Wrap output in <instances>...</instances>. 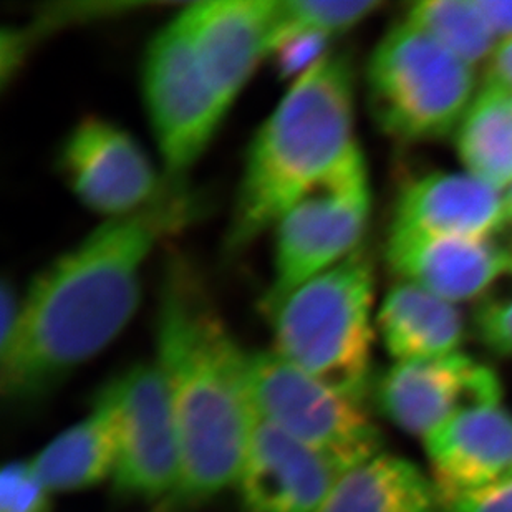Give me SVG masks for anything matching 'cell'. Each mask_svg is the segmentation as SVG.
I'll return each mask as SVG.
<instances>
[{
  "mask_svg": "<svg viewBox=\"0 0 512 512\" xmlns=\"http://www.w3.org/2000/svg\"><path fill=\"white\" fill-rule=\"evenodd\" d=\"M377 398L398 428L425 438L459 413L499 405L503 388L488 365L458 352L395 363L380 378Z\"/></svg>",
  "mask_w": 512,
  "mask_h": 512,
  "instance_id": "8fae6325",
  "label": "cell"
},
{
  "mask_svg": "<svg viewBox=\"0 0 512 512\" xmlns=\"http://www.w3.org/2000/svg\"><path fill=\"white\" fill-rule=\"evenodd\" d=\"M118 461V418L110 388L97 393L92 410L30 458L50 493H78L113 479Z\"/></svg>",
  "mask_w": 512,
  "mask_h": 512,
  "instance_id": "e0dca14e",
  "label": "cell"
},
{
  "mask_svg": "<svg viewBox=\"0 0 512 512\" xmlns=\"http://www.w3.org/2000/svg\"><path fill=\"white\" fill-rule=\"evenodd\" d=\"M196 213L198 199L170 179L150 206L107 219L45 267L20 297L14 329L0 339L5 400L39 398L103 352L138 309L151 252Z\"/></svg>",
  "mask_w": 512,
  "mask_h": 512,
  "instance_id": "6da1fadb",
  "label": "cell"
},
{
  "mask_svg": "<svg viewBox=\"0 0 512 512\" xmlns=\"http://www.w3.org/2000/svg\"><path fill=\"white\" fill-rule=\"evenodd\" d=\"M441 512H512V478L441 503Z\"/></svg>",
  "mask_w": 512,
  "mask_h": 512,
  "instance_id": "484cf974",
  "label": "cell"
},
{
  "mask_svg": "<svg viewBox=\"0 0 512 512\" xmlns=\"http://www.w3.org/2000/svg\"><path fill=\"white\" fill-rule=\"evenodd\" d=\"M52 493L30 459L5 464L0 474V512H52Z\"/></svg>",
  "mask_w": 512,
  "mask_h": 512,
  "instance_id": "603a6c76",
  "label": "cell"
},
{
  "mask_svg": "<svg viewBox=\"0 0 512 512\" xmlns=\"http://www.w3.org/2000/svg\"><path fill=\"white\" fill-rule=\"evenodd\" d=\"M315 512H441L431 478L401 456L377 453L348 469Z\"/></svg>",
  "mask_w": 512,
  "mask_h": 512,
  "instance_id": "d6986e66",
  "label": "cell"
},
{
  "mask_svg": "<svg viewBox=\"0 0 512 512\" xmlns=\"http://www.w3.org/2000/svg\"><path fill=\"white\" fill-rule=\"evenodd\" d=\"M508 223L499 189L471 174L431 173L401 191L390 228L491 239Z\"/></svg>",
  "mask_w": 512,
  "mask_h": 512,
  "instance_id": "2e32d148",
  "label": "cell"
},
{
  "mask_svg": "<svg viewBox=\"0 0 512 512\" xmlns=\"http://www.w3.org/2000/svg\"><path fill=\"white\" fill-rule=\"evenodd\" d=\"M370 211L367 163L337 174L297 201L272 229L274 269L264 309L362 247Z\"/></svg>",
  "mask_w": 512,
  "mask_h": 512,
  "instance_id": "ba28073f",
  "label": "cell"
},
{
  "mask_svg": "<svg viewBox=\"0 0 512 512\" xmlns=\"http://www.w3.org/2000/svg\"><path fill=\"white\" fill-rule=\"evenodd\" d=\"M155 363L168 385L181 445L183 473L174 498H213L236 484L256 420L249 352L183 267H171L161 290Z\"/></svg>",
  "mask_w": 512,
  "mask_h": 512,
  "instance_id": "7a4b0ae2",
  "label": "cell"
},
{
  "mask_svg": "<svg viewBox=\"0 0 512 512\" xmlns=\"http://www.w3.org/2000/svg\"><path fill=\"white\" fill-rule=\"evenodd\" d=\"M373 289L372 257L358 247L264 309L272 350L310 377L362 398L372 357Z\"/></svg>",
  "mask_w": 512,
  "mask_h": 512,
  "instance_id": "277c9868",
  "label": "cell"
},
{
  "mask_svg": "<svg viewBox=\"0 0 512 512\" xmlns=\"http://www.w3.org/2000/svg\"><path fill=\"white\" fill-rule=\"evenodd\" d=\"M459 160L474 178L494 188L512 184V95L486 82L455 131Z\"/></svg>",
  "mask_w": 512,
  "mask_h": 512,
  "instance_id": "ffe728a7",
  "label": "cell"
},
{
  "mask_svg": "<svg viewBox=\"0 0 512 512\" xmlns=\"http://www.w3.org/2000/svg\"><path fill=\"white\" fill-rule=\"evenodd\" d=\"M377 327L397 362L458 353L464 339L463 314L453 302L403 281L385 295Z\"/></svg>",
  "mask_w": 512,
  "mask_h": 512,
  "instance_id": "ac0fdd59",
  "label": "cell"
},
{
  "mask_svg": "<svg viewBox=\"0 0 512 512\" xmlns=\"http://www.w3.org/2000/svg\"><path fill=\"white\" fill-rule=\"evenodd\" d=\"M382 7V0H272L269 57L285 37L317 34L334 39Z\"/></svg>",
  "mask_w": 512,
  "mask_h": 512,
  "instance_id": "7402d4cb",
  "label": "cell"
},
{
  "mask_svg": "<svg viewBox=\"0 0 512 512\" xmlns=\"http://www.w3.org/2000/svg\"><path fill=\"white\" fill-rule=\"evenodd\" d=\"M252 406L262 420L348 468L380 453L362 398L329 387L274 350L249 353Z\"/></svg>",
  "mask_w": 512,
  "mask_h": 512,
  "instance_id": "8992f818",
  "label": "cell"
},
{
  "mask_svg": "<svg viewBox=\"0 0 512 512\" xmlns=\"http://www.w3.org/2000/svg\"><path fill=\"white\" fill-rule=\"evenodd\" d=\"M365 80L373 121L400 143L443 140L478 93L474 68L406 20L378 42Z\"/></svg>",
  "mask_w": 512,
  "mask_h": 512,
  "instance_id": "5b68a950",
  "label": "cell"
},
{
  "mask_svg": "<svg viewBox=\"0 0 512 512\" xmlns=\"http://www.w3.org/2000/svg\"><path fill=\"white\" fill-rule=\"evenodd\" d=\"M329 42L324 35H290L276 45L271 57L276 60L282 77L297 80L327 55Z\"/></svg>",
  "mask_w": 512,
  "mask_h": 512,
  "instance_id": "cb8c5ba5",
  "label": "cell"
},
{
  "mask_svg": "<svg viewBox=\"0 0 512 512\" xmlns=\"http://www.w3.org/2000/svg\"><path fill=\"white\" fill-rule=\"evenodd\" d=\"M423 440L440 504L512 478V413L501 403L459 413Z\"/></svg>",
  "mask_w": 512,
  "mask_h": 512,
  "instance_id": "9a60e30c",
  "label": "cell"
},
{
  "mask_svg": "<svg viewBox=\"0 0 512 512\" xmlns=\"http://www.w3.org/2000/svg\"><path fill=\"white\" fill-rule=\"evenodd\" d=\"M486 82H493L512 95V40L498 44L486 67Z\"/></svg>",
  "mask_w": 512,
  "mask_h": 512,
  "instance_id": "83f0119b",
  "label": "cell"
},
{
  "mask_svg": "<svg viewBox=\"0 0 512 512\" xmlns=\"http://www.w3.org/2000/svg\"><path fill=\"white\" fill-rule=\"evenodd\" d=\"M365 163L355 136L350 57L327 54L294 80L252 140L229 223V251H241L337 174Z\"/></svg>",
  "mask_w": 512,
  "mask_h": 512,
  "instance_id": "3957f363",
  "label": "cell"
},
{
  "mask_svg": "<svg viewBox=\"0 0 512 512\" xmlns=\"http://www.w3.org/2000/svg\"><path fill=\"white\" fill-rule=\"evenodd\" d=\"M385 259L395 276L448 302L476 299L512 272V251L491 239L392 229Z\"/></svg>",
  "mask_w": 512,
  "mask_h": 512,
  "instance_id": "5bb4252c",
  "label": "cell"
},
{
  "mask_svg": "<svg viewBox=\"0 0 512 512\" xmlns=\"http://www.w3.org/2000/svg\"><path fill=\"white\" fill-rule=\"evenodd\" d=\"M58 166L78 201L107 219L138 213L166 186L140 143L102 118H87L70 131Z\"/></svg>",
  "mask_w": 512,
  "mask_h": 512,
  "instance_id": "30bf717a",
  "label": "cell"
},
{
  "mask_svg": "<svg viewBox=\"0 0 512 512\" xmlns=\"http://www.w3.org/2000/svg\"><path fill=\"white\" fill-rule=\"evenodd\" d=\"M348 469L256 415L234 486L246 512H315Z\"/></svg>",
  "mask_w": 512,
  "mask_h": 512,
  "instance_id": "7c38bea8",
  "label": "cell"
},
{
  "mask_svg": "<svg viewBox=\"0 0 512 512\" xmlns=\"http://www.w3.org/2000/svg\"><path fill=\"white\" fill-rule=\"evenodd\" d=\"M405 20L440 42L469 67L488 65L496 37L474 0H423L411 4Z\"/></svg>",
  "mask_w": 512,
  "mask_h": 512,
  "instance_id": "44dd1931",
  "label": "cell"
},
{
  "mask_svg": "<svg viewBox=\"0 0 512 512\" xmlns=\"http://www.w3.org/2000/svg\"><path fill=\"white\" fill-rule=\"evenodd\" d=\"M271 7L272 0H209L176 15L226 110L269 57Z\"/></svg>",
  "mask_w": 512,
  "mask_h": 512,
  "instance_id": "4fadbf2b",
  "label": "cell"
},
{
  "mask_svg": "<svg viewBox=\"0 0 512 512\" xmlns=\"http://www.w3.org/2000/svg\"><path fill=\"white\" fill-rule=\"evenodd\" d=\"M494 37L503 44L512 40V2L511 0H474Z\"/></svg>",
  "mask_w": 512,
  "mask_h": 512,
  "instance_id": "4316f807",
  "label": "cell"
},
{
  "mask_svg": "<svg viewBox=\"0 0 512 512\" xmlns=\"http://www.w3.org/2000/svg\"><path fill=\"white\" fill-rule=\"evenodd\" d=\"M506 206H508L509 223H512V184L509 186L508 194H506Z\"/></svg>",
  "mask_w": 512,
  "mask_h": 512,
  "instance_id": "f1b7e54d",
  "label": "cell"
},
{
  "mask_svg": "<svg viewBox=\"0 0 512 512\" xmlns=\"http://www.w3.org/2000/svg\"><path fill=\"white\" fill-rule=\"evenodd\" d=\"M141 83L168 179L179 181L206 151L228 110L176 17L148 44Z\"/></svg>",
  "mask_w": 512,
  "mask_h": 512,
  "instance_id": "52a82bcc",
  "label": "cell"
},
{
  "mask_svg": "<svg viewBox=\"0 0 512 512\" xmlns=\"http://www.w3.org/2000/svg\"><path fill=\"white\" fill-rule=\"evenodd\" d=\"M118 418L113 488L125 498H174L183 473L173 403L160 368L138 363L107 383Z\"/></svg>",
  "mask_w": 512,
  "mask_h": 512,
  "instance_id": "9c48e42d",
  "label": "cell"
},
{
  "mask_svg": "<svg viewBox=\"0 0 512 512\" xmlns=\"http://www.w3.org/2000/svg\"><path fill=\"white\" fill-rule=\"evenodd\" d=\"M474 329L484 347L512 357V299L488 300L474 314Z\"/></svg>",
  "mask_w": 512,
  "mask_h": 512,
  "instance_id": "d4e9b609",
  "label": "cell"
}]
</instances>
